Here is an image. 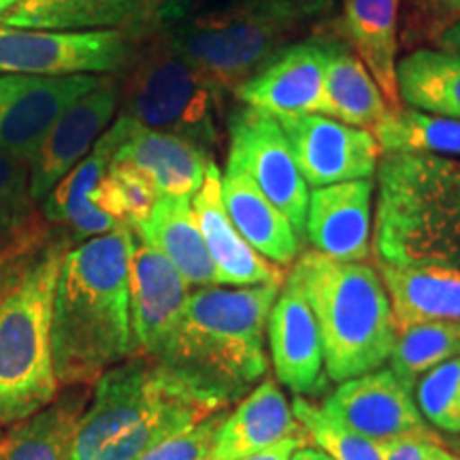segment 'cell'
<instances>
[{"mask_svg":"<svg viewBox=\"0 0 460 460\" xmlns=\"http://www.w3.org/2000/svg\"><path fill=\"white\" fill-rule=\"evenodd\" d=\"M135 233L119 224L65 252L58 271L51 348L60 388L92 386L135 356L128 303V262Z\"/></svg>","mask_w":460,"mask_h":460,"instance_id":"cell-1","label":"cell"},{"mask_svg":"<svg viewBox=\"0 0 460 460\" xmlns=\"http://www.w3.org/2000/svg\"><path fill=\"white\" fill-rule=\"evenodd\" d=\"M284 281L258 286H200L154 358L209 399L230 407L262 382L267 318Z\"/></svg>","mask_w":460,"mask_h":460,"instance_id":"cell-2","label":"cell"},{"mask_svg":"<svg viewBox=\"0 0 460 460\" xmlns=\"http://www.w3.org/2000/svg\"><path fill=\"white\" fill-rule=\"evenodd\" d=\"M220 410L154 356H130L92 384L66 460H137Z\"/></svg>","mask_w":460,"mask_h":460,"instance_id":"cell-3","label":"cell"},{"mask_svg":"<svg viewBox=\"0 0 460 460\" xmlns=\"http://www.w3.org/2000/svg\"><path fill=\"white\" fill-rule=\"evenodd\" d=\"M288 278L301 288L318 322L331 382L365 376L390 358L396 326L377 267L305 252Z\"/></svg>","mask_w":460,"mask_h":460,"instance_id":"cell-4","label":"cell"},{"mask_svg":"<svg viewBox=\"0 0 460 460\" xmlns=\"http://www.w3.org/2000/svg\"><path fill=\"white\" fill-rule=\"evenodd\" d=\"M331 11L332 4L312 0H217L163 34L226 94Z\"/></svg>","mask_w":460,"mask_h":460,"instance_id":"cell-5","label":"cell"},{"mask_svg":"<svg viewBox=\"0 0 460 460\" xmlns=\"http://www.w3.org/2000/svg\"><path fill=\"white\" fill-rule=\"evenodd\" d=\"M371 252L377 262H447L460 269V192L439 156L382 154Z\"/></svg>","mask_w":460,"mask_h":460,"instance_id":"cell-6","label":"cell"},{"mask_svg":"<svg viewBox=\"0 0 460 460\" xmlns=\"http://www.w3.org/2000/svg\"><path fill=\"white\" fill-rule=\"evenodd\" d=\"M71 241L54 239L0 301V424L13 427L60 394L51 348L58 271Z\"/></svg>","mask_w":460,"mask_h":460,"instance_id":"cell-7","label":"cell"},{"mask_svg":"<svg viewBox=\"0 0 460 460\" xmlns=\"http://www.w3.org/2000/svg\"><path fill=\"white\" fill-rule=\"evenodd\" d=\"M119 85L124 118L149 130L169 132L207 152L220 146L224 92L183 58L163 32L132 49Z\"/></svg>","mask_w":460,"mask_h":460,"instance_id":"cell-8","label":"cell"},{"mask_svg":"<svg viewBox=\"0 0 460 460\" xmlns=\"http://www.w3.org/2000/svg\"><path fill=\"white\" fill-rule=\"evenodd\" d=\"M135 41L119 28L37 31L0 24V75H99L124 68Z\"/></svg>","mask_w":460,"mask_h":460,"instance_id":"cell-9","label":"cell"},{"mask_svg":"<svg viewBox=\"0 0 460 460\" xmlns=\"http://www.w3.org/2000/svg\"><path fill=\"white\" fill-rule=\"evenodd\" d=\"M226 163L243 169L261 192L278 207L303 237L309 205V186L305 183L286 132L271 115L241 105L226 119Z\"/></svg>","mask_w":460,"mask_h":460,"instance_id":"cell-10","label":"cell"},{"mask_svg":"<svg viewBox=\"0 0 460 460\" xmlns=\"http://www.w3.org/2000/svg\"><path fill=\"white\" fill-rule=\"evenodd\" d=\"M101 75H0V149L31 166L51 126Z\"/></svg>","mask_w":460,"mask_h":460,"instance_id":"cell-11","label":"cell"},{"mask_svg":"<svg viewBox=\"0 0 460 460\" xmlns=\"http://www.w3.org/2000/svg\"><path fill=\"white\" fill-rule=\"evenodd\" d=\"M278 122L307 186L322 188L376 175L382 147L371 130L322 113L290 115Z\"/></svg>","mask_w":460,"mask_h":460,"instance_id":"cell-12","label":"cell"},{"mask_svg":"<svg viewBox=\"0 0 460 460\" xmlns=\"http://www.w3.org/2000/svg\"><path fill=\"white\" fill-rule=\"evenodd\" d=\"M320 407L343 427L376 444L430 430L413 399V386L382 367L339 382Z\"/></svg>","mask_w":460,"mask_h":460,"instance_id":"cell-13","label":"cell"},{"mask_svg":"<svg viewBox=\"0 0 460 460\" xmlns=\"http://www.w3.org/2000/svg\"><path fill=\"white\" fill-rule=\"evenodd\" d=\"M326 41L329 37L318 34L286 45L261 71L234 88V99L275 119L322 113Z\"/></svg>","mask_w":460,"mask_h":460,"instance_id":"cell-14","label":"cell"},{"mask_svg":"<svg viewBox=\"0 0 460 460\" xmlns=\"http://www.w3.org/2000/svg\"><path fill=\"white\" fill-rule=\"evenodd\" d=\"M273 371L281 386L296 396H314L329 386L318 322L292 278L279 288L267 318Z\"/></svg>","mask_w":460,"mask_h":460,"instance_id":"cell-15","label":"cell"},{"mask_svg":"<svg viewBox=\"0 0 460 460\" xmlns=\"http://www.w3.org/2000/svg\"><path fill=\"white\" fill-rule=\"evenodd\" d=\"M190 284L147 243H135L128 262V303L135 356H156L180 322Z\"/></svg>","mask_w":460,"mask_h":460,"instance_id":"cell-16","label":"cell"},{"mask_svg":"<svg viewBox=\"0 0 460 460\" xmlns=\"http://www.w3.org/2000/svg\"><path fill=\"white\" fill-rule=\"evenodd\" d=\"M118 105V82L113 77H102L94 90L75 101L58 118L31 164V197L34 203H43L51 188L88 156L113 119Z\"/></svg>","mask_w":460,"mask_h":460,"instance_id":"cell-17","label":"cell"},{"mask_svg":"<svg viewBox=\"0 0 460 460\" xmlns=\"http://www.w3.org/2000/svg\"><path fill=\"white\" fill-rule=\"evenodd\" d=\"M373 190V177L314 188L303 230L314 252L341 262L371 256Z\"/></svg>","mask_w":460,"mask_h":460,"instance_id":"cell-18","label":"cell"},{"mask_svg":"<svg viewBox=\"0 0 460 460\" xmlns=\"http://www.w3.org/2000/svg\"><path fill=\"white\" fill-rule=\"evenodd\" d=\"M128 119L119 115L111 124V128L102 132L101 139L94 143L90 154L82 163L75 164L60 181L51 188V192L43 199L41 216L49 226H60L65 233L62 237L68 241H88L99 234L111 233L119 226L111 216L101 211L92 203V194L107 175L109 164L122 143Z\"/></svg>","mask_w":460,"mask_h":460,"instance_id":"cell-19","label":"cell"},{"mask_svg":"<svg viewBox=\"0 0 460 460\" xmlns=\"http://www.w3.org/2000/svg\"><path fill=\"white\" fill-rule=\"evenodd\" d=\"M192 209L220 284L258 286L284 281L278 264L258 254L230 222L222 203V172L214 158L207 164L203 186L192 197Z\"/></svg>","mask_w":460,"mask_h":460,"instance_id":"cell-20","label":"cell"},{"mask_svg":"<svg viewBox=\"0 0 460 460\" xmlns=\"http://www.w3.org/2000/svg\"><path fill=\"white\" fill-rule=\"evenodd\" d=\"M211 158L214 156L197 143L169 132L149 130L128 119L124 139L111 160L141 171L156 186L160 197L192 199L203 186Z\"/></svg>","mask_w":460,"mask_h":460,"instance_id":"cell-21","label":"cell"},{"mask_svg":"<svg viewBox=\"0 0 460 460\" xmlns=\"http://www.w3.org/2000/svg\"><path fill=\"white\" fill-rule=\"evenodd\" d=\"M396 329L420 322H460V269L447 262H377Z\"/></svg>","mask_w":460,"mask_h":460,"instance_id":"cell-22","label":"cell"},{"mask_svg":"<svg viewBox=\"0 0 460 460\" xmlns=\"http://www.w3.org/2000/svg\"><path fill=\"white\" fill-rule=\"evenodd\" d=\"M301 430L303 427L278 382L267 377L226 411L207 460L250 456Z\"/></svg>","mask_w":460,"mask_h":460,"instance_id":"cell-23","label":"cell"},{"mask_svg":"<svg viewBox=\"0 0 460 460\" xmlns=\"http://www.w3.org/2000/svg\"><path fill=\"white\" fill-rule=\"evenodd\" d=\"M399 9L401 0H341L339 32L369 68L390 107H399Z\"/></svg>","mask_w":460,"mask_h":460,"instance_id":"cell-24","label":"cell"},{"mask_svg":"<svg viewBox=\"0 0 460 460\" xmlns=\"http://www.w3.org/2000/svg\"><path fill=\"white\" fill-rule=\"evenodd\" d=\"M222 203L237 233L262 258L278 267H290L296 261L301 237L292 224L243 169L230 163L222 175Z\"/></svg>","mask_w":460,"mask_h":460,"instance_id":"cell-25","label":"cell"},{"mask_svg":"<svg viewBox=\"0 0 460 460\" xmlns=\"http://www.w3.org/2000/svg\"><path fill=\"white\" fill-rule=\"evenodd\" d=\"M132 233L169 258L190 286H220L190 197H158L147 220Z\"/></svg>","mask_w":460,"mask_h":460,"instance_id":"cell-26","label":"cell"},{"mask_svg":"<svg viewBox=\"0 0 460 460\" xmlns=\"http://www.w3.org/2000/svg\"><path fill=\"white\" fill-rule=\"evenodd\" d=\"M386 96L377 88L369 68L348 45L335 37L326 41L324 105L322 115L356 128L373 130L390 111Z\"/></svg>","mask_w":460,"mask_h":460,"instance_id":"cell-27","label":"cell"},{"mask_svg":"<svg viewBox=\"0 0 460 460\" xmlns=\"http://www.w3.org/2000/svg\"><path fill=\"white\" fill-rule=\"evenodd\" d=\"M51 405L11 427L3 460H66L92 386L65 388Z\"/></svg>","mask_w":460,"mask_h":460,"instance_id":"cell-28","label":"cell"},{"mask_svg":"<svg viewBox=\"0 0 460 460\" xmlns=\"http://www.w3.org/2000/svg\"><path fill=\"white\" fill-rule=\"evenodd\" d=\"M401 102L418 111L460 119V54L420 48L396 65Z\"/></svg>","mask_w":460,"mask_h":460,"instance_id":"cell-29","label":"cell"},{"mask_svg":"<svg viewBox=\"0 0 460 460\" xmlns=\"http://www.w3.org/2000/svg\"><path fill=\"white\" fill-rule=\"evenodd\" d=\"M126 17L128 0H17L0 24L37 31H122Z\"/></svg>","mask_w":460,"mask_h":460,"instance_id":"cell-30","label":"cell"},{"mask_svg":"<svg viewBox=\"0 0 460 460\" xmlns=\"http://www.w3.org/2000/svg\"><path fill=\"white\" fill-rule=\"evenodd\" d=\"M382 154H429L460 158V119L393 107L371 130Z\"/></svg>","mask_w":460,"mask_h":460,"instance_id":"cell-31","label":"cell"},{"mask_svg":"<svg viewBox=\"0 0 460 460\" xmlns=\"http://www.w3.org/2000/svg\"><path fill=\"white\" fill-rule=\"evenodd\" d=\"M454 356H460V322H420L396 329L388 369L416 386L424 373Z\"/></svg>","mask_w":460,"mask_h":460,"instance_id":"cell-32","label":"cell"},{"mask_svg":"<svg viewBox=\"0 0 460 460\" xmlns=\"http://www.w3.org/2000/svg\"><path fill=\"white\" fill-rule=\"evenodd\" d=\"M292 411L312 444L329 454L332 460H384L379 444L343 427L322 410L320 402L296 396Z\"/></svg>","mask_w":460,"mask_h":460,"instance_id":"cell-33","label":"cell"},{"mask_svg":"<svg viewBox=\"0 0 460 460\" xmlns=\"http://www.w3.org/2000/svg\"><path fill=\"white\" fill-rule=\"evenodd\" d=\"M43 222L31 197V166L0 149V245Z\"/></svg>","mask_w":460,"mask_h":460,"instance_id":"cell-34","label":"cell"},{"mask_svg":"<svg viewBox=\"0 0 460 460\" xmlns=\"http://www.w3.org/2000/svg\"><path fill=\"white\" fill-rule=\"evenodd\" d=\"M413 399L424 422L444 433L460 435V356L424 373L413 386Z\"/></svg>","mask_w":460,"mask_h":460,"instance_id":"cell-35","label":"cell"},{"mask_svg":"<svg viewBox=\"0 0 460 460\" xmlns=\"http://www.w3.org/2000/svg\"><path fill=\"white\" fill-rule=\"evenodd\" d=\"M460 17V0H405L401 39L410 51L435 43L437 37Z\"/></svg>","mask_w":460,"mask_h":460,"instance_id":"cell-36","label":"cell"},{"mask_svg":"<svg viewBox=\"0 0 460 460\" xmlns=\"http://www.w3.org/2000/svg\"><path fill=\"white\" fill-rule=\"evenodd\" d=\"M200 4L203 0H128V17L122 32L132 41H143L169 31Z\"/></svg>","mask_w":460,"mask_h":460,"instance_id":"cell-37","label":"cell"},{"mask_svg":"<svg viewBox=\"0 0 460 460\" xmlns=\"http://www.w3.org/2000/svg\"><path fill=\"white\" fill-rule=\"evenodd\" d=\"M228 410L230 407L216 411L214 416L200 420L194 427H188L180 430V433L166 437L164 441L149 447L137 460H207L209 458L211 446H214L217 427L222 424Z\"/></svg>","mask_w":460,"mask_h":460,"instance_id":"cell-38","label":"cell"},{"mask_svg":"<svg viewBox=\"0 0 460 460\" xmlns=\"http://www.w3.org/2000/svg\"><path fill=\"white\" fill-rule=\"evenodd\" d=\"M54 239V230L48 222H43L22 237L0 245V301Z\"/></svg>","mask_w":460,"mask_h":460,"instance_id":"cell-39","label":"cell"},{"mask_svg":"<svg viewBox=\"0 0 460 460\" xmlns=\"http://www.w3.org/2000/svg\"><path fill=\"white\" fill-rule=\"evenodd\" d=\"M384 460H460L456 452L444 446L433 430L399 437L379 444Z\"/></svg>","mask_w":460,"mask_h":460,"instance_id":"cell-40","label":"cell"},{"mask_svg":"<svg viewBox=\"0 0 460 460\" xmlns=\"http://www.w3.org/2000/svg\"><path fill=\"white\" fill-rule=\"evenodd\" d=\"M309 444H312V439H309V435L305 433V429H303L301 433L286 437V439L278 441V444L271 447H264V450H261V452H254V454H250V456H243L237 460H290L292 454H295L298 447L309 446Z\"/></svg>","mask_w":460,"mask_h":460,"instance_id":"cell-41","label":"cell"},{"mask_svg":"<svg viewBox=\"0 0 460 460\" xmlns=\"http://www.w3.org/2000/svg\"><path fill=\"white\" fill-rule=\"evenodd\" d=\"M433 48L452 51V54H460V17L458 20H454L452 24L447 26L446 31L439 34V37H437Z\"/></svg>","mask_w":460,"mask_h":460,"instance_id":"cell-42","label":"cell"},{"mask_svg":"<svg viewBox=\"0 0 460 460\" xmlns=\"http://www.w3.org/2000/svg\"><path fill=\"white\" fill-rule=\"evenodd\" d=\"M441 169H444L447 181L452 183L454 190L460 192V160H454V158H441Z\"/></svg>","mask_w":460,"mask_h":460,"instance_id":"cell-43","label":"cell"},{"mask_svg":"<svg viewBox=\"0 0 460 460\" xmlns=\"http://www.w3.org/2000/svg\"><path fill=\"white\" fill-rule=\"evenodd\" d=\"M290 460H332L329 454L322 452L318 446H301L298 450L292 454Z\"/></svg>","mask_w":460,"mask_h":460,"instance_id":"cell-44","label":"cell"},{"mask_svg":"<svg viewBox=\"0 0 460 460\" xmlns=\"http://www.w3.org/2000/svg\"><path fill=\"white\" fill-rule=\"evenodd\" d=\"M15 3H17V0H0V17L7 13V11L13 7Z\"/></svg>","mask_w":460,"mask_h":460,"instance_id":"cell-45","label":"cell"},{"mask_svg":"<svg viewBox=\"0 0 460 460\" xmlns=\"http://www.w3.org/2000/svg\"><path fill=\"white\" fill-rule=\"evenodd\" d=\"M4 437H7V433H4L3 424H0V460L4 456Z\"/></svg>","mask_w":460,"mask_h":460,"instance_id":"cell-46","label":"cell"},{"mask_svg":"<svg viewBox=\"0 0 460 460\" xmlns=\"http://www.w3.org/2000/svg\"><path fill=\"white\" fill-rule=\"evenodd\" d=\"M312 3H324V4H335V0H312Z\"/></svg>","mask_w":460,"mask_h":460,"instance_id":"cell-47","label":"cell"},{"mask_svg":"<svg viewBox=\"0 0 460 460\" xmlns=\"http://www.w3.org/2000/svg\"><path fill=\"white\" fill-rule=\"evenodd\" d=\"M456 454H458V456H460V450H458V452H456Z\"/></svg>","mask_w":460,"mask_h":460,"instance_id":"cell-48","label":"cell"}]
</instances>
